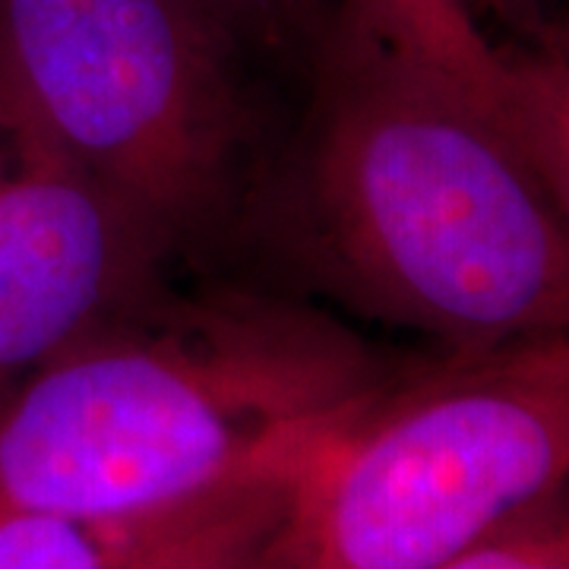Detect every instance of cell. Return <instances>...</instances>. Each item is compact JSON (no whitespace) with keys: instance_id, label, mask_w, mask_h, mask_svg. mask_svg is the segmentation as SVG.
<instances>
[{"instance_id":"cell-4","label":"cell","mask_w":569,"mask_h":569,"mask_svg":"<svg viewBox=\"0 0 569 569\" xmlns=\"http://www.w3.org/2000/svg\"><path fill=\"white\" fill-rule=\"evenodd\" d=\"M244 54L206 0H0V80L174 253L241 190Z\"/></svg>"},{"instance_id":"cell-1","label":"cell","mask_w":569,"mask_h":569,"mask_svg":"<svg viewBox=\"0 0 569 569\" xmlns=\"http://www.w3.org/2000/svg\"><path fill=\"white\" fill-rule=\"evenodd\" d=\"M307 67L295 197L326 282L443 355L569 329V222L500 96L342 0Z\"/></svg>"},{"instance_id":"cell-2","label":"cell","mask_w":569,"mask_h":569,"mask_svg":"<svg viewBox=\"0 0 569 569\" xmlns=\"http://www.w3.org/2000/svg\"><path fill=\"white\" fill-rule=\"evenodd\" d=\"M392 380L323 310L159 288L0 396V516L121 519L301 466Z\"/></svg>"},{"instance_id":"cell-12","label":"cell","mask_w":569,"mask_h":569,"mask_svg":"<svg viewBox=\"0 0 569 569\" xmlns=\"http://www.w3.org/2000/svg\"><path fill=\"white\" fill-rule=\"evenodd\" d=\"M503 3H512V0H503ZM466 7H468V3H466Z\"/></svg>"},{"instance_id":"cell-7","label":"cell","mask_w":569,"mask_h":569,"mask_svg":"<svg viewBox=\"0 0 569 569\" xmlns=\"http://www.w3.org/2000/svg\"><path fill=\"white\" fill-rule=\"evenodd\" d=\"M200 503L121 519L0 516V569H140Z\"/></svg>"},{"instance_id":"cell-9","label":"cell","mask_w":569,"mask_h":569,"mask_svg":"<svg viewBox=\"0 0 569 569\" xmlns=\"http://www.w3.org/2000/svg\"><path fill=\"white\" fill-rule=\"evenodd\" d=\"M389 39L443 63L478 89L500 96L503 51H497L471 17L466 0H342Z\"/></svg>"},{"instance_id":"cell-5","label":"cell","mask_w":569,"mask_h":569,"mask_svg":"<svg viewBox=\"0 0 569 569\" xmlns=\"http://www.w3.org/2000/svg\"><path fill=\"white\" fill-rule=\"evenodd\" d=\"M171 257L0 80V396L152 298Z\"/></svg>"},{"instance_id":"cell-3","label":"cell","mask_w":569,"mask_h":569,"mask_svg":"<svg viewBox=\"0 0 569 569\" xmlns=\"http://www.w3.org/2000/svg\"><path fill=\"white\" fill-rule=\"evenodd\" d=\"M569 485V329L392 377L295 475L279 569H437Z\"/></svg>"},{"instance_id":"cell-8","label":"cell","mask_w":569,"mask_h":569,"mask_svg":"<svg viewBox=\"0 0 569 569\" xmlns=\"http://www.w3.org/2000/svg\"><path fill=\"white\" fill-rule=\"evenodd\" d=\"M500 108L569 222V58L553 51L503 54Z\"/></svg>"},{"instance_id":"cell-11","label":"cell","mask_w":569,"mask_h":569,"mask_svg":"<svg viewBox=\"0 0 569 569\" xmlns=\"http://www.w3.org/2000/svg\"><path fill=\"white\" fill-rule=\"evenodd\" d=\"M247 51L307 63L332 7L326 0H206Z\"/></svg>"},{"instance_id":"cell-6","label":"cell","mask_w":569,"mask_h":569,"mask_svg":"<svg viewBox=\"0 0 569 569\" xmlns=\"http://www.w3.org/2000/svg\"><path fill=\"white\" fill-rule=\"evenodd\" d=\"M298 468L269 471L203 500L140 569H279Z\"/></svg>"},{"instance_id":"cell-10","label":"cell","mask_w":569,"mask_h":569,"mask_svg":"<svg viewBox=\"0 0 569 569\" xmlns=\"http://www.w3.org/2000/svg\"><path fill=\"white\" fill-rule=\"evenodd\" d=\"M437 569H569V485L519 509Z\"/></svg>"}]
</instances>
